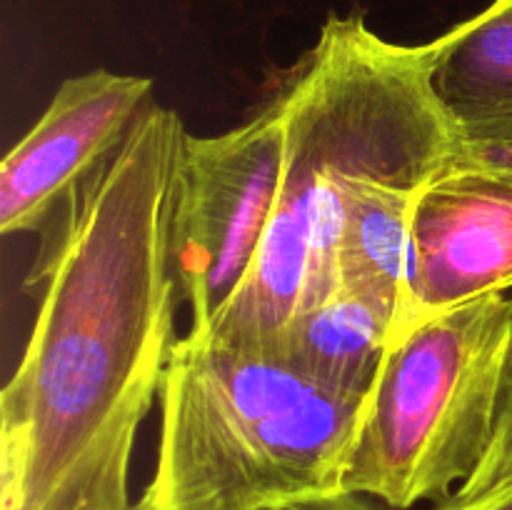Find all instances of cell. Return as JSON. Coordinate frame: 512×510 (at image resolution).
<instances>
[{
	"instance_id": "obj_1",
	"label": "cell",
	"mask_w": 512,
	"mask_h": 510,
	"mask_svg": "<svg viewBox=\"0 0 512 510\" xmlns=\"http://www.w3.org/2000/svg\"><path fill=\"white\" fill-rule=\"evenodd\" d=\"M185 135L150 100L45 233L23 285L33 330L0 393V510H130L135 438L178 343L170 215Z\"/></svg>"
},
{
	"instance_id": "obj_2",
	"label": "cell",
	"mask_w": 512,
	"mask_h": 510,
	"mask_svg": "<svg viewBox=\"0 0 512 510\" xmlns=\"http://www.w3.org/2000/svg\"><path fill=\"white\" fill-rule=\"evenodd\" d=\"M443 35L425 45L380 38L363 15H330L285 73V163L273 223L253 270L205 333L278 355L290 320L338 290L340 230L363 180L428 185L463 135L433 85Z\"/></svg>"
},
{
	"instance_id": "obj_3",
	"label": "cell",
	"mask_w": 512,
	"mask_h": 510,
	"mask_svg": "<svg viewBox=\"0 0 512 510\" xmlns=\"http://www.w3.org/2000/svg\"><path fill=\"white\" fill-rule=\"evenodd\" d=\"M365 403L280 355L190 330L165 368L153 478L135 510H285L345 493Z\"/></svg>"
},
{
	"instance_id": "obj_4",
	"label": "cell",
	"mask_w": 512,
	"mask_h": 510,
	"mask_svg": "<svg viewBox=\"0 0 512 510\" xmlns=\"http://www.w3.org/2000/svg\"><path fill=\"white\" fill-rule=\"evenodd\" d=\"M512 353V298L418 320L388 345L345 470V493L408 510L445 503L483 463Z\"/></svg>"
},
{
	"instance_id": "obj_5",
	"label": "cell",
	"mask_w": 512,
	"mask_h": 510,
	"mask_svg": "<svg viewBox=\"0 0 512 510\" xmlns=\"http://www.w3.org/2000/svg\"><path fill=\"white\" fill-rule=\"evenodd\" d=\"M285 105L278 93L238 128L185 135L170 215V260L190 330H208L253 270L278 205Z\"/></svg>"
},
{
	"instance_id": "obj_6",
	"label": "cell",
	"mask_w": 512,
	"mask_h": 510,
	"mask_svg": "<svg viewBox=\"0 0 512 510\" xmlns=\"http://www.w3.org/2000/svg\"><path fill=\"white\" fill-rule=\"evenodd\" d=\"M153 80L143 75L90 73L63 80L38 123L15 143L0 165V233H35L128 138Z\"/></svg>"
},
{
	"instance_id": "obj_7",
	"label": "cell",
	"mask_w": 512,
	"mask_h": 510,
	"mask_svg": "<svg viewBox=\"0 0 512 510\" xmlns=\"http://www.w3.org/2000/svg\"><path fill=\"white\" fill-rule=\"evenodd\" d=\"M508 288L512 183L478 170H445L413 205L400 333L418 320Z\"/></svg>"
},
{
	"instance_id": "obj_8",
	"label": "cell",
	"mask_w": 512,
	"mask_h": 510,
	"mask_svg": "<svg viewBox=\"0 0 512 510\" xmlns=\"http://www.w3.org/2000/svg\"><path fill=\"white\" fill-rule=\"evenodd\" d=\"M423 188L408 180H363L350 188L343 205V230L335 255L338 288L383 308L393 323V338L403 328L410 218Z\"/></svg>"
},
{
	"instance_id": "obj_9",
	"label": "cell",
	"mask_w": 512,
	"mask_h": 510,
	"mask_svg": "<svg viewBox=\"0 0 512 510\" xmlns=\"http://www.w3.org/2000/svg\"><path fill=\"white\" fill-rule=\"evenodd\" d=\"M390 340L393 323L385 310L363 295L338 288L290 320L278 355L323 388L368 400Z\"/></svg>"
},
{
	"instance_id": "obj_10",
	"label": "cell",
	"mask_w": 512,
	"mask_h": 510,
	"mask_svg": "<svg viewBox=\"0 0 512 510\" xmlns=\"http://www.w3.org/2000/svg\"><path fill=\"white\" fill-rule=\"evenodd\" d=\"M433 85L463 140L512 138V0L443 33Z\"/></svg>"
},
{
	"instance_id": "obj_11",
	"label": "cell",
	"mask_w": 512,
	"mask_h": 510,
	"mask_svg": "<svg viewBox=\"0 0 512 510\" xmlns=\"http://www.w3.org/2000/svg\"><path fill=\"white\" fill-rule=\"evenodd\" d=\"M512 485V353L505 370L503 393H500L498 418H495L493 440L488 445L483 463L453 493L450 503H473L490 493Z\"/></svg>"
},
{
	"instance_id": "obj_12",
	"label": "cell",
	"mask_w": 512,
	"mask_h": 510,
	"mask_svg": "<svg viewBox=\"0 0 512 510\" xmlns=\"http://www.w3.org/2000/svg\"><path fill=\"white\" fill-rule=\"evenodd\" d=\"M455 170H478L512 183V138L508 140H463L455 153Z\"/></svg>"
},
{
	"instance_id": "obj_13",
	"label": "cell",
	"mask_w": 512,
	"mask_h": 510,
	"mask_svg": "<svg viewBox=\"0 0 512 510\" xmlns=\"http://www.w3.org/2000/svg\"><path fill=\"white\" fill-rule=\"evenodd\" d=\"M285 510H380L373 500H368V495L358 493H338L330 495V498H318L308 500V503L290 505Z\"/></svg>"
},
{
	"instance_id": "obj_14",
	"label": "cell",
	"mask_w": 512,
	"mask_h": 510,
	"mask_svg": "<svg viewBox=\"0 0 512 510\" xmlns=\"http://www.w3.org/2000/svg\"><path fill=\"white\" fill-rule=\"evenodd\" d=\"M435 510H512V485L498 490V493H490L485 498L473 500V503H438Z\"/></svg>"
}]
</instances>
